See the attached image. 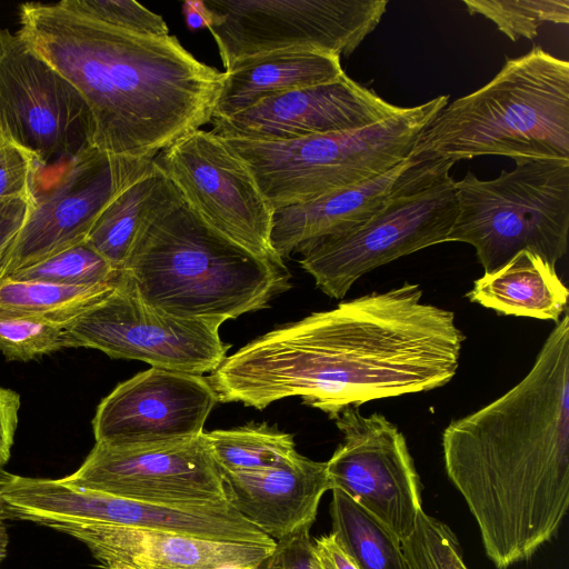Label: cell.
I'll return each mask as SVG.
<instances>
[{
    "label": "cell",
    "instance_id": "obj_1",
    "mask_svg": "<svg viewBox=\"0 0 569 569\" xmlns=\"http://www.w3.org/2000/svg\"><path fill=\"white\" fill-rule=\"evenodd\" d=\"M422 293L405 282L260 336L208 377L218 402L262 410L299 397L333 420L350 407L447 385L466 337L455 313Z\"/></svg>",
    "mask_w": 569,
    "mask_h": 569
},
{
    "label": "cell",
    "instance_id": "obj_2",
    "mask_svg": "<svg viewBox=\"0 0 569 569\" xmlns=\"http://www.w3.org/2000/svg\"><path fill=\"white\" fill-rule=\"evenodd\" d=\"M446 472L498 569L529 559L569 506V313L530 371L506 393L442 432Z\"/></svg>",
    "mask_w": 569,
    "mask_h": 569
},
{
    "label": "cell",
    "instance_id": "obj_3",
    "mask_svg": "<svg viewBox=\"0 0 569 569\" xmlns=\"http://www.w3.org/2000/svg\"><path fill=\"white\" fill-rule=\"evenodd\" d=\"M26 44L82 96L91 148L153 160L211 121L223 72L199 61L174 36H147L96 21L67 0L20 6Z\"/></svg>",
    "mask_w": 569,
    "mask_h": 569
},
{
    "label": "cell",
    "instance_id": "obj_4",
    "mask_svg": "<svg viewBox=\"0 0 569 569\" xmlns=\"http://www.w3.org/2000/svg\"><path fill=\"white\" fill-rule=\"evenodd\" d=\"M121 271L149 306L222 323L266 308L290 287L283 262L212 229L180 191L144 221Z\"/></svg>",
    "mask_w": 569,
    "mask_h": 569
},
{
    "label": "cell",
    "instance_id": "obj_5",
    "mask_svg": "<svg viewBox=\"0 0 569 569\" xmlns=\"http://www.w3.org/2000/svg\"><path fill=\"white\" fill-rule=\"evenodd\" d=\"M569 160V62L536 47L508 58L483 87L443 107L409 157Z\"/></svg>",
    "mask_w": 569,
    "mask_h": 569
},
{
    "label": "cell",
    "instance_id": "obj_6",
    "mask_svg": "<svg viewBox=\"0 0 569 569\" xmlns=\"http://www.w3.org/2000/svg\"><path fill=\"white\" fill-rule=\"evenodd\" d=\"M439 96L370 126L284 141L224 139L270 207L301 203L375 179L406 160L422 130L448 104ZM223 139V138H222Z\"/></svg>",
    "mask_w": 569,
    "mask_h": 569
},
{
    "label": "cell",
    "instance_id": "obj_7",
    "mask_svg": "<svg viewBox=\"0 0 569 569\" xmlns=\"http://www.w3.org/2000/svg\"><path fill=\"white\" fill-rule=\"evenodd\" d=\"M491 180L456 181L457 220L446 242L471 244L485 272L521 251L549 264L565 256L569 231V160H517Z\"/></svg>",
    "mask_w": 569,
    "mask_h": 569
},
{
    "label": "cell",
    "instance_id": "obj_8",
    "mask_svg": "<svg viewBox=\"0 0 569 569\" xmlns=\"http://www.w3.org/2000/svg\"><path fill=\"white\" fill-rule=\"evenodd\" d=\"M453 162L416 161L407 179L363 224L297 249L300 266L333 299L363 274L400 257L446 242L459 212Z\"/></svg>",
    "mask_w": 569,
    "mask_h": 569
},
{
    "label": "cell",
    "instance_id": "obj_9",
    "mask_svg": "<svg viewBox=\"0 0 569 569\" xmlns=\"http://www.w3.org/2000/svg\"><path fill=\"white\" fill-rule=\"evenodd\" d=\"M222 64L299 49L351 54L379 24L387 0H206Z\"/></svg>",
    "mask_w": 569,
    "mask_h": 569
},
{
    "label": "cell",
    "instance_id": "obj_10",
    "mask_svg": "<svg viewBox=\"0 0 569 569\" xmlns=\"http://www.w3.org/2000/svg\"><path fill=\"white\" fill-rule=\"evenodd\" d=\"M222 322L181 318L146 303L121 271L113 290L64 328L67 348L98 349L113 359L196 375L214 371L230 345Z\"/></svg>",
    "mask_w": 569,
    "mask_h": 569
},
{
    "label": "cell",
    "instance_id": "obj_11",
    "mask_svg": "<svg viewBox=\"0 0 569 569\" xmlns=\"http://www.w3.org/2000/svg\"><path fill=\"white\" fill-rule=\"evenodd\" d=\"M153 161L212 229L261 258L282 262L270 240L273 209L224 139L198 129Z\"/></svg>",
    "mask_w": 569,
    "mask_h": 569
},
{
    "label": "cell",
    "instance_id": "obj_12",
    "mask_svg": "<svg viewBox=\"0 0 569 569\" xmlns=\"http://www.w3.org/2000/svg\"><path fill=\"white\" fill-rule=\"evenodd\" d=\"M0 131L37 163L91 148L92 118L80 92L18 32L0 28Z\"/></svg>",
    "mask_w": 569,
    "mask_h": 569
},
{
    "label": "cell",
    "instance_id": "obj_13",
    "mask_svg": "<svg viewBox=\"0 0 569 569\" xmlns=\"http://www.w3.org/2000/svg\"><path fill=\"white\" fill-rule=\"evenodd\" d=\"M342 442L327 461L338 489L382 522L400 541L416 529L421 486L403 433L382 413L345 409L335 419Z\"/></svg>",
    "mask_w": 569,
    "mask_h": 569
},
{
    "label": "cell",
    "instance_id": "obj_14",
    "mask_svg": "<svg viewBox=\"0 0 569 569\" xmlns=\"http://www.w3.org/2000/svg\"><path fill=\"white\" fill-rule=\"evenodd\" d=\"M64 485L166 506L228 503L223 479L204 432L193 439L149 447L96 443Z\"/></svg>",
    "mask_w": 569,
    "mask_h": 569
},
{
    "label": "cell",
    "instance_id": "obj_15",
    "mask_svg": "<svg viewBox=\"0 0 569 569\" xmlns=\"http://www.w3.org/2000/svg\"><path fill=\"white\" fill-rule=\"evenodd\" d=\"M152 161L110 157L94 148L76 154L51 188L32 196L7 276L83 242L109 202Z\"/></svg>",
    "mask_w": 569,
    "mask_h": 569
},
{
    "label": "cell",
    "instance_id": "obj_16",
    "mask_svg": "<svg viewBox=\"0 0 569 569\" xmlns=\"http://www.w3.org/2000/svg\"><path fill=\"white\" fill-rule=\"evenodd\" d=\"M217 402L208 377L151 367L101 400L92 419L96 443L149 447L197 438Z\"/></svg>",
    "mask_w": 569,
    "mask_h": 569
},
{
    "label": "cell",
    "instance_id": "obj_17",
    "mask_svg": "<svg viewBox=\"0 0 569 569\" xmlns=\"http://www.w3.org/2000/svg\"><path fill=\"white\" fill-rule=\"evenodd\" d=\"M29 518L71 520L159 530L201 539L272 545L229 503L166 506L116 497L64 485L60 479H34L24 496Z\"/></svg>",
    "mask_w": 569,
    "mask_h": 569
},
{
    "label": "cell",
    "instance_id": "obj_18",
    "mask_svg": "<svg viewBox=\"0 0 569 569\" xmlns=\"http://www.w3.org/2000/svg\"><path fill=\"white\" fill-rule=\"evenodd\" d=\"M402 108L343 73L330 82L277 94L210 122L211 132L223 139L284 141L370 126Z\"/></svg>",
    "mask_w": 569,
    "mask_h": 569
},
{
    "label": "cell",
    "instance_id": "obj_19",
    "mask_svg": "<svg viewBox=\"0 0 569 569\" xmlns=\"http://www.w3.org/2000/svg\"><path fill=\"white\" fill-rule=\"evenodd\" d=\"M38 525L82 542L106 569L261 567L276 543L227 542L98 522L42 520Z\"/></svg>",
    "mask_w": 569,
    "mask_h": 569
},
{
    "label": "cell",
    "instance_id": "obj_20",
    "mask_svg": "<svg viewBox=\"0 0 569 569\" xmlns=\"http://www.w3.org/2000/svg\"><path fill=\"white\" fill-rule=\"evenodd\" d=\"M221 475L227 502L274 541L310 530L330 490L327 462L300 453L272 469Z\"/></svg>",
    "mask_w": 569,
    "mask_h": 569
},
{
    "label": "cell",
    "instance_id": "obj_21",
    "mask_svg": "<svg viewBox=\"0 0 569 569\" xmlns=\"http://www.w3.org/2000/svg\"><path fill=\"white\" fill-rule=\"evenodd\" d=\"M415 164L408 157L369 181L273 210L270 240L274 252L283 259L308 242L338 237L360 227L383 207Z\"/></svg>",
    "mask_w": 569,
    "mask_h": 569
},
{
    "label": "cell",
    "instance_id": "obj_22",
    "mask_svg": "<svg viewBox=\"0 0 569 569\" xmlns=\"http://www.w3.org/2000/svg\"><path fill=\"white\" fill-rule=\"evenodd\" d=\"M343 73L340 56L323 51L288 49L240 58L223 71L211 120L228 118L277 94L330 82Z\"/></svg>",
    "mask_w": 569,
    "mask_h": 569
},
{
    "label": "cell",
    "instance_id": "obj_23",
    "mask_svg": "<svg viewBox=\"0 0 569 569\" xmlns=\"http://www.w3.org/2000/svg\"><path fill=\"white\" fill-rule=\"evenodd\" d=\"M467 298L503 316L552 320L568 309L569 291L556 267L521 251L507 263L476 279Z\"/></svg>",
    "mask_w": 569,
    "mask_h": 569
},
{
    "label": "cell",
    "instance_id": "obj_24",
    "mask_svg": "<svg viewBox=\"0 0 569 569\" xmlns=\"http://www.w3.org/2000/svg\"><path fill=\"white\" fill-rule=\"evenodd\" d=\"M179 190L156 164L121 190L103 209L86 242L121 270L144 221Z\"/></svg>",
    "mask_w": 569,
    "mask_h": 569
},
{
    "label": "cell",
    "instance_id": "obj_25",
    "mask_svg": "<svg viewBox=\"0 0 569 569\" xmlns=\"http://www.w3.org/2000/svg\"><path fill=\"white\" fill-rule=\"evenodd\" d=\"M331 491V535L358 569H408L400 540L348 495Z\"/></svg>",
    "mask_w": 569,
    "mask_h": 569
},
{
    "label": "cell",
    "instance_id": "obj_26",
    "mask_svg": "<svg viewBox=\"0 0 569 569\" xmlns=\"http://www.w3.org/2000/svg\"><path fill=\"white\" fill-rule=\"evenodd\" d=\"M116 284L70 286L7 277L0 281V315L34 317L63 329L109 295Z\"/></svg>",
    "mask_w": 569,
    "mask_h": 569
},
{
    "label": "cell",
    "instance_id": "obj_27",
    "mask_svg": "<svg viewBox=\"0 0 569 569\" xmlns=\"http://www.w3.org/2000/svg\"><path fill=\"white\" fill-rule=\"evenodd\" d=\"M204 438L221 472L263 471L298 455L292 435L264 422L204 432Z\"/></svg>",
    "mask_w": 569,
    "mask_h": 569
},
{
    "label": "cell",
    "instance_id": "obj_28",
    "mask_svg": "<svg viewBox=\"0 0 569 569\" xmlns=\"http://www.w3.org/2000/svg\"><path fill=\"white\" fill-rule=\"evenodd\" d=\"M120 274L121 270L114 269L83 241L7 277L70 286H112Z\"/></svg>",
    "mask_w": 569,
    "mask_h": 569
},
{
    "label": "cell",
    "instance_id": "obj_29",
    "mask_svg": "<svg viewBox=\"0 0 569 569\" xmlns=\"http://www.w3.org/2000/svg\"><path fill=\"white\" fill-rule=\"evenodd\" d=\"M471 14L490 19L512 41L533 39L545 22L568 23V0H465Z\"/></svg>",
    "mask_w": 569,
    "mask_h": 569
},
{
    "label": "cell",
    "instance_id": "obj_30",
    "mask_svg": "<svg viewBox=\"0 0 569 569\" xmlns=\"http://www.w3.org/2000/svg\"><path fill=\"white\" fill-rule=\"evenodd\" d=\"M400 543L408 569H468L452 530L423 511L412 535Z\"/></svg>",
    "mask_w": 569,
    "mask_h": 569
},
{
    "label": "cell",
    "instance_id": "obj_31",
    "mask_svg": "<svg viewBox=\"0 0 569 569\" xmlns=\"http://www.w3.org/2000/svg\"><path fill=\"white\" fill-rule=\"evenodd\" d=\"M67 348L63 329L27 316L0 315V351L9 361H29Z\"/></svg>",
    "mask_w": 569,
    "mask_h": 569
},
{
    "label": "cell",
    "instance_id": "obj_32",
    "mask_svg": "<svg viewBox=\"0 0 569 569\" xmlns=\"http://www.w3.org/2000/svg\"><path fill=\"white\" fill-rule=\"evenodd\" d=\"M82 14L107 26L133 33L164 37L167 22L142 4L131 0H67Z\"/></svg>",
    "mask_w": 569,
    "mask_h": 569
},
{
    "label": "cell",
    "instance_id": "obj_33",
    "mask_svg": "<svg viewBox=\"0 0 569 569\" xmlns=\"http://www.w3.org/2000/svg\"><path fill=\"white\" fill-rule=\"evenodd\" d=\"M33 159L0 131V199L32 197Z\"/></svg>",
    "mask_w": 569,
    "mask_h": 569
},
{
    "label": "cell",
    "instance_id": "obj_34",
    "mask_svg": "<svg viewBox=\"0 0 569 569\" xmlns=\"http://www.w3.org/2000/svg\"><path fill=\"white\" fill-rule=\"evenodd\" d=\"M31 206L32 197L0 199V281L7 277L18 234Z\"/></svg>",
    "mask_w": 569,
    "mask_h": 569
},
{
    "label": "cell",
    "instance_id": "obj_35",
    "mask_svg": "<svg viewBox=\"0 0 569 569\" xmlns=\"http://www.w3.org/2000/svg\"><path fill=\"white\" fill-rule=\"evenodd\" d=\"M310 530L276 541L264 569H320Z\"/></svg>",
    "mask_w": 569,
    "mask_h": 569
},
{
    "label": "cell",
    "instance_id": "obj_36",
    "mask_svg": "<svg viewBox=\"0 0 569 569\" xmlns=\"http://www.w3.org/2000/svg\"><path fill=\"white\" fill-rule=\"evenodd\" d=\"M20 396L16 391L0 387V463L10 459L11 447L18 426Z\"/></svg>",
    "mask_w": 569,
    "mask_h": 569
},
{
    "label": "cell",
    "instance_id": "obj_37",
    "mask_svg": "<svg viewBox=\"0 0 569 569\" xmlns=\"http://www.w3.org/2000/svg\"><path fill=\"white\" fill-rule=\"evenodd\" d=\"M313 546L320 569H358L331 533L317 538Z\"/></svg>",
    "mask_w": 569,
    "mask_h": 569
},
{
    "label": "cell",
    "instance_id": "obj_38",
    "mask_svg": "<svg viewBox=\"0 0 569 569\" xmlns=\"http://www.w3.org/2000/svg\"><path fill=\"white\" fill-rule=\"evenodd\" d=\"M182 13L189 29L197 30L212 24V13L203 0H188L182 4Z\"/></svg>",
    "mask_w": 569,
    "mask_h": 569
},
{
    "label": "cell",
    "instance_id": "obj_39",
    "mask_svg": "<svg viewBox=\"0 0 569 569\" xmlns=\"http://www.w3.org/2000/svg\"><path fill=\"white\" fill-rule=\"evenodd\" d=\"M9 543V536L3 520L0 518V565L7 556V549Z\"/></svg>",
    "mask_w": 569,
    "mask_h": 569
},
{
    "label": "cell",
    "instance_id": "obj_40",
    "mask_svg": "<svg viewBox=\"0 0 569 569\" xmlns=\"http://www.w3.org/2000/svg\"><path fill=\"white\" fill-rule=\"evenodd\" d=\"M207 569H261V567H251V566H236V565H227Z\"/></svg>",
    "mask_w": 569,
    "mask_h": 569
},
{
    "label": "cell",
    "instance_id": "obj_41",
    "mask_svg": "<svg viewBox=\"0 0 569 569\" xmlns=\"http://www.w3.org/2000/svg\"><path fill=\"white\" fill-rule=\"evenodd\" d=\"M13 477L12 473L6 471L3 466L0 463V486L8 482Z\"/></svg>",
    "mask_w": 569,
    "mask_h": 569
}]
</instances>
